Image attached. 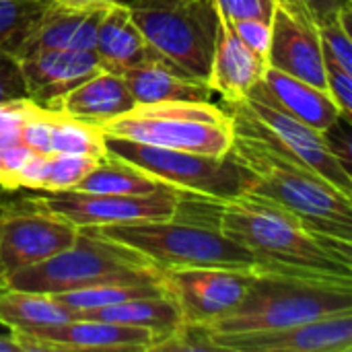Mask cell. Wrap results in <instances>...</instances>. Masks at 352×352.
I'll use <instances>...</instances> for the list:
<instances>
[{
	"mask_svg": "<svg viewBox=\"0 0 352 352\" xmlns=\"http://www.w3.org/2000/svg\"><path fill=\"white\" fill-rule=\"evenodd\" d=\"M95 235L122 243L144 256L159 270L171 268H233L256 272L260 262L217 225L198 223L179 214L161 221L87 227Z\"/></svg>",
	"mask_w": 352,
	"mask_h": 352,
	"instance_id": "cell-4",
	"label": "cell"
},
{
	"mask_svg": "<svg viewBox=\"0 0 352 352\" xmlns=\"http://www.w3.org/2000/svg\"><path fill=\"white\" fill-rule=\"evenodd\" d=\"M105 8H76L50 0L14 39L10 52L21 58L37 50H93L97 25Z\"/></svg>",
	"mask_w": 352,
	"mask_h": 352,
	"instance_id": "cell-17",
	"label": "cell"
},
{
	"mask_svg": "<svg viewBox=\"0 0 352 352\" xmlns=\"http://www.w3.org/2000/svg\"><path fill=\"white\" fill-rule=\"evenodd\" d=\"M262 82L285 111L320 132H326L334 122L342 118L330 93L307 80L268 66Z\"/></svg>",
	"mask_w": 352,
	"mask_h": 352,
	"instance_id": "cell-22",
	"label": "cell"
},
{
	"mask_svg": "<svg viewBox=\"0 0 352 352\" xmlns=\"http://www.w3.org/2000/svg\"><path fill=\"white\" fill-rule=\"evenodd\" d=\"M165 289L161 280H113V283H103L78 291H68L54 295L56 301H60L66 309L72 314L87 311V309H97V307H107L116 303H124L130 299L138 297H151V295H163Z\"/></svg>",
	"mask_w": 352,
	"mask_h": 352,
	"instance_id": "cell-27",
	"label": "cell"
},
{
	"mask_svg": "<svg viewBox=\"0 0 352 352\" xmlns=\"http://www.w3.org/2000/svg\"><path fill=\"white\" fill-rule=\"evenodd\" d=\"M352 6L338 12L334 19L320 25V39L324 56L334 60L340 68L352 72V35H351Z\"/></svg>",
	"mask_w": 352,
	"mask_h": 352,
	"instance_id": "cell-29",
	"label": "cell"
},
{
	"mask_svg": "<svg viewBox=\"0 0 352 352\" xmlns=\"http://www.w3.org/2000/svg\"><path fill=\"white\" fill-rule=\"evenodd\" d=\"M217 225L260 270L352 285V243L328 237L283 206L252 194L214 204Z\"/></svg>",
	"mask_w": 352,
	"mask_h": 352,
	"instance_id": "cell-1",
	"label": "cell"
},
{
	"mask_svg": "<svg viewBox=\"0 0 352 352\" xmlns=\"http://www.w3.org/2000/svg\"><path fill=\"white\" fill-rule=\"evenodd\" d=\"M326 64V91L330 93L332 101L340 109V116L351 120L352 105V72H346L340 68L334 60L324 56Z\"/></svg>",
	"mask_w": 352,
	"mask_h": 352,
	"instance_id": "cell-32",
	"label": "cell"
},
{
	"mask_svg": "<svg viewBox=\"0 0 352 352\" xmlns=\"http://www.w3.org/2000/svg\"><path fill=\"white\" fill-rule=\"evenodd\" d=\"M169 186L161 184L159 179L144 173L142 169L107 155L105 159L97 161V165L82 177V182L74 190L91 192V194L138 196V194H153Z\"/></svg>",
	"mask_w": 352,
	"mask_h": 352,
	"instance_id": "cell-25",
	"label": "cell"
},
{
	"mask_svg": "<svg viewBox=\"0 0 352 352\" xmlns=\"http://www.w3.org/2000/svg\"><path fill=\"white\" fill-rule=\"evenodd\" d=\"M33 151L21 140V128L0 134V190L16 192L19 177Z\"/></svg>",
	"mask_w": 352,
	"mask_h": 352,
	"instance_id": "cell-31",
	"label": "cell"
},
{
	"mask_svg": "<svg viewBox=\"0 0 352 352\" xmlns=\"http://www.w3.org/2000/svg\"><path fill=\"white\" fill-rule=\"evenodd\" d=\"M93 52L97 54L101 68L120 74L151 58V50L132 19L128 4L116 2L103 10Z\"/></svg>",
	"mask_w": 352,
	"mask_h": 352,
	"instance_id": "cell-21",
	"label": "cell"
},
{
	"mask_svg": "<svg viewBox=\"0 0 352 352\" xmlns=\"http://www.w3.org/2000/svg\"><path fill=\"white\" fill-rule=\"evenodd\" d=\"M122 76L126 78V85L136 103L212 101L214 95L206 80L194 78L153 54L144 62L124 70Z\"/></svg>",
	"mask_w": 352,
	"mask_h": 352,
	"instance_id": "cell-20",
	"label": "cell"
},
{
	"mask_svg": "<svg viewBox=\"0 0 352 352\" xmlns=\"http://www.w3.org/2000/svg\"><path fill=\"white\" fill-rule=\"evenodd\" d=\"M37 103H33L31 99L23 97V99H12V101H2L0 103V134L8 132V130H16L23 126V122L27 120V116L33 111Z\"/></svg>",
	"mask_w": 352,
	"mask_h": 352,
	"instance_id": "cell-36",
	"label": "cell"
},
{
	"mask_svg": "<svg viewBox=\"0 0 352 352\" xmlns=\"http://www.w3.org/2000/svg\"><path fill=\"white\" fill-rule=\"evenodd\" d=\"M208 351L225 352H351L352 311L332 314L283 330L208 340Z\"/></svg>",
	"mask_w": 352,
	"mask_h": 352,
	"instance_id": "cell-15",
	"label": "cell"
},
{
	"mask_svg": "<svg viewBox=\"0 0 352 352\" xmlns=\"http://www.w3.org/2000/svg\"><path fill=\"white\" fill-rule=\"evenodd\" d=\"M214 10L231 21L239 19H262L272 21L276 0H210Z\"/></svg>",
	"mask_w": 352,
	"mask_h": 352,
	"instance_id": "cell-33",
	"label": "cell"
},
{
	"mask_svg": "<svg viewBox=\"0 0 352 352\" xmlns=\"http://www.w3.org/2000/svg\"><path fill=\"white\" fill-rule=\"evenodd\" d=\"M134 105L136 101L126 85V78L120 72L101 68L68 93L54 99L45 109L101 126L126 113Z\"/></svg>",
	"mask_w": 352,
	"mask_h": 352,
	"instance_id": "cell-19",
	"label": "cell"
},
{
	"mask_svg": "<svg viewBox=\"0 0 352 352\" xmlns=\"http://www.w3.org/2000/svg\"><path fill=\"white\" fill-rule=\"evenodd\" d=\"M268 66L326 89L320 25L301 0H276Z\"/></svg>",
	"mask_w": 352,
	"mask_h": 352,
	"instance_id": "cell-13",
	"label": "cell"
},
{
	"mask_svg": "<svg viewBox=\"0 0 352 352\" xmlns=\"http://www.w3.org/2000/svg\"><path fill=\"white\" fill-rule=\"evenodd\" d=\"M128 8L153 56L208 78L219 23L210 0H132Z\"/></svg>",
	"mask_w": 352,
	"mask_h": 352,
	"instance_id": "cell-7",
	"label": "cell"
},
{
	"mask_svg": "<svg viewBox=\"0 0 352 352\" xmlns=\"http://www.w3.org/2000/svg\"><path fill=\"white\" fill-rule=\"evenodd\" d=\"M72 318L74 314L56 301L54 295L0 287V324L10 334L56 326Z\"/></svg>",
	"mask_w": 352,
	"mask_h": 352,
	"instance_id": "cell-24",
	"label": "cell"
},
{
	"mask_svg": "<svg viewBox=\"0 0 352 352\" xmlns=\"http://www.w3.org/2000/svg\"><path fill=\"white\" fill-rule=\"evenodd\" d=\"M113 280H161V270L134 250L80 229L70 248L14 272L2 287L60 295Z\"/></svg>",
	"mask_w": 352,
	"mask_h": 352,
	"instance_id": "cell-5",
	"label": "cell"
},
{
	"mask_svg": "<svg viewBox=\"0 0 352 352\" xmlns=\"http://www.w3.org/2000/svg\"><path fill=\"white\" fill-rule=\"evenodd\" d=\"M99 159L87 155H45L37 192L56 194L74 190Z\"/></svg>",
	"mask_w": 352,
	"mask_h": 352,
	"instance_id": "cell-28",
	"label": "cell"
},
{
	"mask_svg": "<svg viewBox=\"0 0 352 352\" xmlns=\"http://www.w3.org/2000/svg\"><path fill=\"white\" fill-rule=\"evenodd\" d=\"M217 16L219 23L206 82L212 93L221 95V99L229 105L245 99L250 91L262 82L268 62L237 37L227 16L219 12Z\"/></svg>",
	"mask_w": 352,
	"mask_h": 352,
	"instance_id": "cell-18",
	"label": "cell"
},
{
	"mask_svg": "<svg viewBox=\"0 0 352 352\" xmlns=\"http://www.w3.org/2000/svg\"><path fill=\"white\" fill-rule=\"evenodd\" d=\"M23 97H27V93H25L19 58L10 50L0 47V103L23 99Z\"/></svg>",
	"mask_w": 352,
	"mask_h": 352,
	"instance_id": "cell-35",
	"label": "cell"
},
{
	"mask_svg": "<svg viewBox=\"0 0 352 352\" xmlns=\"http://www.w3.org/2000/svg\"><path fill=\"white\" fill-rule=\"evenodd\" d=\"M231 27H233V31L237 33V37L248 47H252L258 56L266 58V62H268V50H270V37H272V25H270V21H262V19H239V21H231Z\"/></svg>",
	"mask_w": 352,
	"mask_h": 352,
	"instance_id": "cell-34",
	"label": "cell"
},
{
	"mask_svg": "<svg viewBox=\"0 0 352 352\" xmlns=\"http://www.w3.org/2000/svg\"><path fill=\"white\" fill-rule=\"evenodd\" d=\"M346 311H352V285L256 270L243 299L200 330L208 344L212 338L272 332Z\"/></svg>",
	"mask_w": 352,
	"mask_h": 352,
	"instance_id": "cell-3",
	"label": "cell"
},
{
	"mask_svg": "<svg viewBox=\"0 0 352 352\" xmlns=\"http://www.w3.org/2000/svg\"><path fill=\"white\" fill-rule=\"evenodd\" d=\"M12 336L19 340L23 352H153V346L157 342L151 330L118 326L87 318H72L56 326H45Z\"/></svg>",
	"mask_w": 352,
	"mask_h": 352,
	"instance_id": "cell-14",
	"label": "cell"
},
{
	"mask_svg": "<svg viewBox=\"0 0 352 352\" xmlns=\"http://www.w3.org/2000/svg\"><path fill=\"white\" fill-rule=\"evenodd\" d=\"M101 128L109 136L206 157H225L233 142L231 113L212 101L136 103Z\"/></svg>",
	"mask_w": 352,
	"mask_h": 352,
	"instance_id": "cell-6",
	"label": "cell"
},
{
	"mask_svg": "<svg viewBox=\"0 0 352 352\" xmlns=\"http://www.w3.org/2000/svg\"><path fill=\"white\" fill-rule=\"evenodd\" d=\"M47 4L50 0H0V47L10 50L14 39Z\"/></svg>",
	"mask_w": 352,
	"mask_h": 352,
	"instance_id": "cell-30",
	"label": "cell"
},
{
	"mask_svg": "<svg viewBox=\"0 0 352 352\" xmlns=\"http://www.w3.org/2000/svg\"><path fill=\"white\" fill-rule=\"evenodd\" d=\"M74 318H87V320L118 324V326L151 330L157 338L153 351L163 340H167L177 328L184 326L182 314H179L175 301L167 293L151 295V297H138V299H130V301L107 305V307L78 311V314H74Z\"/></svg>",
	"mask_w": 352,
	"mask_h": 352,
	"instance_id": "cell-23",
	"label": "cell"
},
{
	"mask_svg": "<svg viewBox=\"0 0 352 352\" xmlns=\"http://www.w3.org/2000/svg\"><path fill=\"white\" fill-rule=\"evenodd\" d=\"M0 352H23L19 340L8 332L6 336H0Z\"/></svg>",
	"mask_w": 352,
	"mask_h": 352,
	"instance_id": "cell-39",
	"label": "cell"
},
{
	"mask_svg": "<svg viewBox=\"0 0 352 352\" xmlns=\"http://www.w3.org/2000/svg\"><path fill=\"white\" fill-rule=\"evenodd\" d=\"M120 2H122V4H130L132 0H120Z\"/></svg>",
	"mask_w": 352,
	"mask_h": 352,
	"instance_id": "cell-40",
	"label": "cell"
},
{
	"mask_svg": "<svg viewBox=\"0 0 352 352\" xmlns=\"http://www.w3.org/2000/svg\"><path fill=\"white\" fill-rule=\"evenodd\" d=\"M50 155H87L105 159V132L97 124L50 111Z\"/></svg>",
	"mask_w": 352,
	"mask_h": 352,
	"instance_id": "cell-26",
	"label": "cell"
},
{
	"mask_svg": "<svg viewBox=\"0 0 352 352\" xmlns=\"http://www.w3.org/2000/svg\"><path fill=\"white\" fill-rule=\"evenodd\" d=\"M107 155L122 159L161 184L210 202H225L248 192V171L227 153L225 157H206L190 151L163 148L105 134Z\"/></svg>",
	"mask_w": 352,
	"mask_h": 352,
	"instance_id": "cell-8",
	"label": "cell"
},
{
	"mask_svg": "<svg viewBox=\"0 0 352 352\" xmlns=\"http://www.w3.org/2000/svg\"><path fill=\"white\" fill-rule=\"evenodd\" d=\"M52 2L64 4V6H76V8H105L120 0H52Z\"/></svg>",
	"mask_w": 352,
	"mask_h": 352,
	"instance_id": "cell-38",
	"label": "cell"
},
{
	"mask_svg": "<svg viewBox=\"0 0 352 352\" xmlns=\"http://www.w3.org/2000/svg\"><path fill=\"white\" fill-rule=\"evenodd\" d=\"M78 231L76 225L33 196L16 204H0V287L14 272L70 248Z\"/></svg>",
	"mask_w": 352,
	"mask_h": 352,
	"instance_id": "cell-9",
	"label": "cell"
},
{
	"mask_svg": "<svg viewBox=\"0 0 352 352\" xmlns=\"http://www.w3.org/2000/svg\"><path fill=\"white\" fill-rule=\"evenodd\" d=\"M237 103L262 126V130L280 148L305 163L311 171L322 175L340 192L352 196L351 171L332 155L324 132L299 122L289 111H285L272 99L264 82H258L250 91V95Z\"/></svg>",
	"mask_w": 352,
	"mask_h": 352,
	"instance_id": "cell-11",
	"label": "cell"
},
{
	"mask_svg": "<svg viewBox=\"0 0 352 352\" xmlns=\"http://www.w3.org/2000/svg\"><path fill=\"white\" fill-rule=\"evenodd\" d=\"M184 198L186 194L173 188H165L153 194H138V196L91 194L78 190L56 192V194L39 192V196H33V200L62 214L78 229L171 219L184 210Z\"/></svg>",
	"mask_w": 352,
	"mask_h": 352,
	"instance_id": "cell-10",
	"label": "cell"
},
{
	"mask_svg": "<svg viewBox=\"0 0 352 352\" xmlns=\"http://www.w3.org/2000/svg\"><path fill=\"white\" fill-rule=\"evenodd\" d=\"M301 2L309 8V12L318 21V25L334 19L338 12L352 6V0H301Z\"/></svg>",
	"mask_w": 352,
	"mask_h": 352,
	"instance_id": "cell-37",
	"label": "cell"
},
{
	"mask_svg": "<svg viewBox=\"0 0 352 352\" xmlns=\"http://www.w3.org/2000/svg\"><path fill=\"white\" fill-rule=\"evenodd\" d=\"M250 272L233 268L161 270V285L175 301L184 326L204 328L229 314L245 295Z\"/></svg>",
	"mask_w": 352,
	"mask_h": 352,
	"instance_id": "cell-12",
	"label": "cell"
},
{
	"mask_svg": "<svg viewBox=\"0 0 352 352\" xmlns=\"http://www.w3.org/2000/svg\"><path fill=\"white\" fill-rule=\"evenodd\" d=\"M25 93L39 107L68 93L97 70L101 62L93 50H37L19 58Z\"/></svg>",
	"mask_w": 352,
	"mask_h": 352,
	"instance_id": "cell-16",
	"label": "cell"
},
{
	"mask_svg": "<svg viewBox=\"0 0 352 352\" xmlns=\"http://www.w3.org/2000/svg\"><path fill=\"white\" fill-rule=\"evenodd\" d=\"M227 111L233 120L229 153L250 175L245 194L274 202L316 231L352 243V196L280 148L239 103H229Z\"/></svg>",
	"mask_w": 352,
	"mask_h": 352,
	"instance_id": "cell-2",
	"label": "cell"
}]
</instances>
